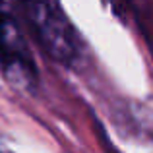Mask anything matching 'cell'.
I'll use <instances>...</instances> for the list:
<instances>
[{
  "instance_id": "6da1fadb",
  "label": "cell",
  "mask_w": 153,
  "mask_h": 153,
  "mask_svg": "<svg viewBox=\"0 0 153 153\" xmlns=\"http://www.w3.org/2000/svg\"><path fill=\"white\" fill-rule=\"evenodd\" d=\"M19 8L27 27L31 29V35L51 60L68 68L82 60L85 43L60 4L23 2Z\"/></svg>"
},
{
  "instance_id": "7a4b0ae2",
  "label": "cell",
  "mask_w": 153,
  "mask_h": 153,
  "mask_svg": "<svg viewBox=\"0 0 153 153\" xmlns=\"http://www.w3.org/2000/svg\"><path fill=\"white\" fill-rule=\"evenodd\" d=\"M0 72L14 87L31 91L37 85V66L18 18L0 4Z\"/></svg>"
},
{
  "instance_id": "3957f363",
  "label": "cell",
  "mask_w": 153,
  "mask_h": 153,
  "mask_svg": "<svg viewBox=\"0 0 153 153\" xmlns=\"http://www.w3.org/2000/svg\"><path fill=\"white\" fill-rule=\"evenodd\" d=\"M0 153H12V151H10V149H6V147H4L2 143H0Z\"/></svg>"
}]
</instances>
